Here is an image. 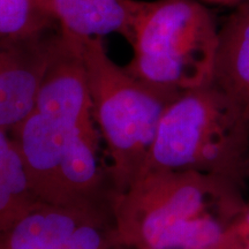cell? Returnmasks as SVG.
I'll return each instance as SVG.
<instances>
[{
	"mask_svg": "<svg viewBox=\"0 0 249 249\" xmlns=\"http://www.w3.org/2000/svg\"><path fill=\"white\" fill-rule=\"evenodd\" d=\"M11 133L39 201L112 204L113 183L92 116L79 39L60 28L34 107Z\"/></svg>",
	"mask_w": 249,
	"mask_h": 249,
	"instance_id": "1",
	"label": "cell"
},
{
	"mask_svg": "<svg viewBox=\"0 0 249 249\" xmlns=\"http://www.w3.org/2000/svg\"><path fill=\"white\" fill-rule=\"evenodd\" d=\"M244 188L196 171H144L112 203L113 233L141 248L226 249Z\"/></svg>",
	"mask_w": 249,
	"mask_h": 249,
	"instance_id": "2",
	"label": "cell"
},
{
	"mask_svg": "<svg viewBox=\"0 0 249 249\" xmlns=\"http://www.w3.org/2000/svg\"><path fill=\"white\" fill-rule=\"evenodd\" d=\"M196 171L245 188L249 118L213 83L180 92L161 114L144 171Z\"/></svg>",
	"mask_w": 249,
	"mask_h": 249,
	"instance_id": "3",
	"label": "cell"
},
{
	"mask_svg": "<svg viewBox=\"0 0 249 249\" xmlns=\"http://www.w3.org/2000/svg\"><path fill=\"white\" fill-rule=\"evenodd\" d=\"M77 39L92 116L117 195L144 170L161 114L180 92L152 86L117 65L104 38Z\"/></svg>",
	"mask_w": 249,
	"mask_h": 249,
	"instance_id": "4",
	"label": "cell"
},
{
	"mask_svg": "<svg viewBox=\"0 0 249 249\" xmlns=\"http://www.w3.org/2000/svg\"><path fill=\"white\" fill-rule=\"evenodd\" d=\"M127 5L130 74L176 92L213 83L219 28L203 2L127 0Z\"/></svg>",
	"mask_w": 249,
	"mask_h": 249,
	"instance_id": "5",
	"label": "cell"
},
{
	"mask_svg": "<svg viewBox=\"0 0 249 249\" xmlns=\"http://www.w3.org/2000/svg\"><path fill=\"white\" fill-rule=\"evenodd\" d=\"M58 30L0 39V128L13 129L33 108Z\"/></svg>",
	"mask_w": 249,
	"mask_h": 249,
	"instance_id": "6",
	"label": "cell"
},
{
	"mask_svg": "<svg viewBox=\"0 0 249 249\" xmlns=\"http://www.w3.org/2000/svg\"><path fill=\"white\" fill-rule=\"evenodd\" d=\"M113 219L112 208L39 203L0 233V249H67L82 226Z\"/></svg>",
	"mask_w": 249,
	"mask_h": 249,
	"instance_id": "7",
	"label": "cell"
},
{
	"mask_svg": "<svg viewBox=\"0 0 249 249\" xmlns=\"http://www.w3.org/2000/svg\"><path fill=\"white\" fill-rule=\"evenodd\" d=\"M213 83L249 118V0H240L219 28Z\"/></svg>",
	"mask_w": 249,
	"mask_h": 249,
	"instance_id": "8",
	"label": "cell"
},
{
	"mask_svg": "<svg viewBox=\"0 0 249 249\" xmlns=\"http://www.w3.org/2000/svg\"><path fill=\"white\" fill-rule=\"evenodd\" d=\"M59 28L77 38L126 37L129 12L127 0H46Z\"/></svg>",
	"mask_w": 249,
	"mask_h": 249,
	"instance_id": "9",
	"label": "cell"
},
{
	"mask_svg": "<svg viewBox=\"0 0 249 249\" xmlns=\"http://www.w3.org/2000/svg\"><path fill=\"white\" fill-rule=\"evenodd\" d=\"M39 203L11 130L0 128V233Z\"/></svg>",
	"mask_w": 249,
	"mask_h": 249,
	"instance_id": "10",
	"label": "cell"
},
{
	"mask_svg": "<svg viewBox=\"0 0 249 249\" xmlns=\"http://www.w3.org/2000/svg\"><path fill=\"white\" fill-rule=\"evenodd\" d=\"M59 29L46 0H0V39H23Z\"/></svg>",
	"mask_w": 249,
	"mask_h": 249,
	"instance_id": "11",
	"label": "cell"
},
{
	"mask_svg": "<svg viewBox=\"0 0 249 249\" xmlns=\"http://www.w3.org/2000/svg\"><path fill=\"white\" fill-rule=\"evenodd\" d=\"M207 1H213V2H232V1H240V0H207Z\"/></svg>",
	"mask_w": 249,
	"mask_h": 249,
	"instance_id": "12",
	"label": "cell"
},
{
	"mask_svg": "<svg viewBox=\"0 0 249 249\" xmlns=\"http://www.w3.org/2000/svg\"><path fill=\"white\" fill-rule=\"evenodd\" d=\"M141 249H154V248H141Z\"/></svg>",
	"mask_w": 249,
	"mask_h": 249,
	"instance_id": "13",
	"label": "cell"
}]
</instances>
